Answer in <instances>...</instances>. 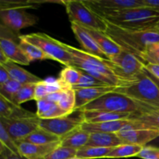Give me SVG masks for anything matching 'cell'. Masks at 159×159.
Returning a JSON list of instances; mask_svg holds the SVG:
<instances>
[{
	"mask_svg": "<svg viewBox=\"0 0 159 159\" xmlns=\"http://www.w3.org/2000/svg\"><path fill=\"white\" fill-rule=\"evenodd\" d=\"M155 28H156V29H158V30H159V22L158 23H157V25H156V26H155Z\"/></svg>",
	"mask_w": 159,
	"mask_h": 159,
	"instance_id": "obj_49",
	"label": "cell"
},
{
	"mask_svg": "<svg viewBox=\"0 0 159 159\" xmlns=\"http://www.w3.org/2000/svg\"><path fill=\"white\" fill-rule=\"evenodd\" d=\"M85 123L96 124V123L109 122V121L129 120L130 113H113L107 111H85L82 112Z\"/></svg>",
	"mask_w": 159,
	"mask_h": 159,
	"instance_id": "obj_25",
	"label": "cell"
},
{
	"mask_svg": "<svg viewBox=\"0 0 159 159\" xmlns=\"http://www.w3.org/2000/svg\"><path fill=\"white\" fill-rule=\"evenodd\" d=\"M155 110L156 109L134 100L126 95L114 91L104 95L94 102L84 107L79 110V111H107L113 113L141 114Z\"/></svg>",
	"mask_w": 159,
	"mask_h": 159,
	"instance_id": "obj_3",
	"label": "cell"
},
{
	"mask_svg": "<svg viewBox=\"0 0 159 159\" xmlns=\"http://www.w3.org/2000/svg\"><path fill=\"white\" fill-rule=\"evenodd\" d=\"M0 142L2 143L7 148H9L14 153L17 154V155H21L20 150H19L17 143L12 139V137L6 131V130L2 124H0Z\"/></svg>",
	"mask_w": 159,
	"mask_h": 159,
	"instance_id": "obj_37",
	"label": "cell"
},
{
	"mask_svg": "<svg viewBox=\"0 0 159 159\" xmlns=\"http://www.w3.org/2000/svg\"><path fill=\"white\" fill-rule=\"evenodd\" d=\"M48 95V87L45 80H42L40 82L35 84V90H34V100L39 101L45 99Z\"/></svg>",
	"mask_w": 159,
	"mask_h": 159,
	"instance_id": "obj_39",
	"label": "cell"
},
{
	"mask_svg": "<svg viewBox=\"0 0 159 159\" xmlns=\"http://www.w3.org/2000/svg\"><path fill=\"white\" fill-rule=\"evenodd\" d=\"M82 27L94 39L95 41L99 45L101 50L103 51L104 54L107 55L108 59L116 55V54H118L122 51V48L119 45L116 44L114 41H113L105 34V32L97 30L91 29V28L84 27V26H82Z\"/></svg>",
	"mask_w": 159,
	"mask_h": 159,
	"instance_id": "obj_20",
	"label": "cell"
},
{
	"mask_svg": "<svg viewBox=\"0 0 159 159\" xmlns=\"http://www.w3.org/2000/svg\"><path fill=\"white\" fill-rule=\"evenodd\" d=\"M45 82H46L47 87H48V94L65 90L58 79H48L45 80Z\"/></svg>",
	"mask_w": 159,
	"mask_h": 159,
	"instance_id": "obj_41",
	"label": "cell"
},
{
	"mask_svg": "<svg viewBox=\"0 0 159 159\" xmlns=\"http://www.w3.org/2000/svg\"><path fill=\"white\" fill-rule=\"evenodd\" d=\"M70 159H82V158H77V157H74V158H70Z\"/></svg>",
	"mask_w": 159,
	"mask_h": 159,
	"instance_id": "obj_50",
	"label": "cell"
},
{
	"mask_svg": "<svg viewBox=\"0 0 159 159\" xmlns=\"http://www.w3.org/2000/svg\"><path fill=\"white\" fill-rule=\"evenodd\" d=\"M144 68L148 72L159 79V65L155 64H145Z\"/></svg>",
	"mask_w": 159,
	"mask_h": 159,
	"instance_id": "obj_43",
	"label": "cell"
},
{
	"mask_svg": "<svg viewBox=\"0 0 159 159\" xmlns=\"http://www.w3.org/2000/svg\"><path fill=\"white\" fill-rule=\"evenodd\" d=\"M9 61V59L7 58V57L6 56V54L3 53L2 51L0 50V64H4L6 62H7Z\"/></svg>",
	"mask_w": 159,
	"mask_h": 159,
	"instance_id": "obj_46",
	"label": "cell"
},
{
	"mask_svg": "<svg viewBox=\"0 0 159 159\" xmlns=\"http://www.w3.org/2000/svg\"><path fill=\"white\" fill-rule=\"evenodd\" d=\"M117 135L124 144H136L144 147L159 136L158 130L130 129L118 132Z\"/></svg>",
	"mask_w": 159,
	"mask_h": 159,
	"instance_id": "obj_13",
	"label": "cell"
},
{
	"mask_svg": "<svg viewBox=\"0 0 159 159\" xmlns=\"http://www.w3.org/2000/svg\"><path fill=\"white\" fill-rule=\"evenodd\" d=\"M84 2L102 18L125 9L144 6L141 0H85Z\"/></svg>",
	"mask_w": 159,
	"mask_h": 159,
	"instance_id": "obj_11",
	"label": "cell"
},
{
	"mask_svg": "<svg viewBox=\"0 0 159 159\" xmlns=\"http://www.w3.org/2000/svg\"><path fill=\"white\" fill-rule=\"evenodd\" d=\"M34 90H35V84L23 85L18 93L13 96L12 102L16 105L20 106V104L23 102L34 100Z\"/></svg>",
	"mask_w": 159,
	"mask_h": 159,
	"instance_id": "obj_32",
	"label": "cell"
},
{
	"mask_svg": "<svg viewBox=\"0 0 159 159\" xmlns=\"http://www.w3.org/2000/svg\"><path fill=\"white\" fill-rule=\"evenodd\" d=\"M113 148L99 147H84L77 151L76 157L82 159L106 158Z\"/></svg>",
	"mask_w": 159,
	"mask_h": 159,
	"instance_id": "obj_29",
	"label": "cell"
},
{
	"mask_svg": "<svg viewBox=\"0 0 159 159\" xmlns=\"http://www.w3.org/2000/svg\"><path fill=\"white\" fill-rule=\"evenodd\" d=\"M144 64H155L159 65V43H152L148 46L141 56Z\"/></svg>",
	"mask_w": 159,
	"mask_h": 159,
	"instance_id": "obj_34",
	"label": "cell"
},
{
	"mask_svg": "<svg viewBox=\"0 0 159 159\" xmlns=\"http://www.w3.org/2000/svg\"><path fill=\"white\" fill-rule=\"evenodd\" d=\"M58 106L68 114L75 112L76 94L74 89H68L64 91L62 97L59 101Z\"/></svg>",
	"mask_w": 159,
	"mask_h": 159,
	"instance_id": "obj_31",
	"label": "cell"
},
{
	"mask_svg": "<svg viewBox=\"0 0 159 159\" xmlns=\"http://www.w3.org/2000/svg\"><path fill=\"white\" fill-rule=\"evenodd\" d=\"M0 50L3 51L9 61L18 65H29V59L20 46V42L13 37H0Z\"/></svg>",
	"mask_w": 159,
	"mask_h": 159,
	"instance_id": "obj_16",
	"label": "cell"
},
{
	"mask_svg": "<svg viewBox=\"0 0 159 159\" xmlns=\"http://www.w3.org/2000/svg\"><path fill=\"white\" fill-rule=\"evenodd\" d=\"M137 157L141 159H159V148L152 145L144 146Z\"/></svg>",
	"mask_w": 159,
	"mask_h": 159,
	"instance_id": "obj_38",
	"label": "cell"
},
{
	"mask_svg": "<svg viewBox=\"0 0 159 159\" xmlns=\"http://www.w3.org/2000/svg\"><path fill=\"white\" fill-rule=\"evenodd\" d=\"M105 34L123 50L134 54L141 61V56L148 46L159 43V30L155 27L144 30H131L107 22Z\"/></svg>",
	"mask_w": 159,
	"mask_h": 159,
	"instance_id": "obj_1",
	"label": "cell"
},
{
	"mask_svg": "<svg viewBox=\"0 0 159 159\" xmlns=\"http://www.w3.org/2000/svg\"><path fill=\"white\" fill-rule=\"evenodd\" d=\"M62 43L72 56L73 62L71 66L88 73L110 86H124V82L115 75L109 67L108 58H100L68 43Z\"/></svg>",
	"mask_w": 159,
	"mask_h": 159,
	"instance_id": "obj_2",
	"label": "cell"
},
{
	"mask_svg": "<svg viewBox=\"0 0 159 159\" xmlns=\"http://www.w3.org/2000/svg\"><path fill=\"white\" fill-rule=\"evenodd\" d=\"M20 38L37 46L51 60L56 61L65 67L72 65V56L65 49L62 42L50 37L48 34L34 33L21 35L20 36Z\"/></svg>",
	"mask_w": 159,
	"mask_h": 159,
	"instance_id": "obj_8",
	"label": "cell"
},
{
	"mask_svg": "<svg viewBox=\"0 0 159 159\" xmlns=\"http://www.w3.org/2000/svg\"><path fill=\"white\" fill-rule=\"evenodd\" d=\"M72 115L73 113H71L68 116L54 119H40L39 127L61 138L80 127L85 123L82 111L78 110L77 114L75 116Z\"/></svg>",
	"mask_w": 159,
	"mask_h": 159,
	"instance_id": "obj_10",
	"label": "cell"
},
{
	"mask_svg": "<svg viewBox=\"0 0 159 159\" xmlns=\"http://www.w3.org/2000/svg\"><path fill=\"white\" fill-rule=\"evenodd\" d=\"M20 154L27 159H43L60 146L59 142L48 144H34L26 142H17Z\"/></svg>",
	"mask_w": 159,
	"mask_h": 159,
	"instance_id": "obj_18",
	"label": "cell"
},
{
	"mask_svg": "<svg viewBox=\"0 0 159 159\" xmlns=\"http://www.w3.org/2000/svg\"><path fill=\"white\" fill-rule=\"evenodd\" d=\"M104 20L111 24L131 30H144L155 28L159 22V10L141 6L116 12Z\"/></svg>",
	"mask_w": 159,
	"mask_h": 159,
	"instance_id": "obj_4",
	"label": "cell"
},
{
	"mask_svg": "<svg viewBox=\"0 0 159 159\" xmlns=\"http://www.w3.org/2000/svg\"><path fill=\"white\" fill-rule=\"evenodd\" d=\"M142 148V146L136 144H123L113 148L106 158H125L137 157Z\"/></svg>",
	"mask_w": 159,
	"mask_h": 159,
	"instance_id": "obj_28",
	"label": "cell"
},
{
	"mask_svg": "<svg viewBox=\"0 0 159 159\" xmlns=\"http://www.w3.org/2000/svg\"><path fill=\"white\" fill-rule=\"evenodd\" d=\"M40 120L37 116L21 119L0 118V124H2L6 131L17 143L38 128Z\"/></svg>",
	"mask_w": 159,
	"mask_h": 159,
	"instance_id": "obj_12",
	"label": "cell"
},
{
	"mask_svg": "<svg viewBox=\"0 0 159 159\" xmlns=\"http://www.w3.org/2000/svg\"><path fill=\"white\" fill-rule=\"evenodd\" d=\"M145 73H146V74L148 75L149 76V77L151 78V79H152V80L154 81V82H155V84H156V85H158V87L159 88V79H157V78L155 77V76H154L153 75H152V74H151L150 72H148V71L147 70H146V69H145Z\"/></svg>",
	"mask_w": 159,
	"mask_h": 159,
	"instance_id": "obj_47",
	"label": "cell"
},
{
	"mask_svg": "<svg viewBox=\"0 0 159 159\" xmlns=\"http://www.w3.org/2000/svg\"><path fill=\"white\" fill-rule=\"evenodd\" d=\"M82 71V70H81ZM102 86H108V85L103 83L101 81L98 80L97 79L94 78L93 76L90 75L88 73L82 71L79 82L75 86L73 87L74 89H85V88H93V87H102Z\"/></svg>",
	"mask_w": 159,
	"mask_h": 159,
	"instance_id": "obj_33",
	"label": "cell"
},
{
	"mask_svg": "<svg viewBox=\"0 0 159 159\" xmlns=\"http://www.w3.org/2000/svg\"><path fill=\"white\" fill-rule=\"evenodd\" d=\"M115 92L159 110V88L146 74L145 68L134 82L125 86L116 87Z\"/></svg>",
	"mask_w": 159,
	"mask_h": 159,
	"instance_id": "obj_6",
	"label": "cell"
},
{
	"mask_svg": "<svg viewBox=\"0 0 159 159\" xmlns=\"http://www.w3.org/2000/svg\"><path fill=\"white\" fill-rule=\"evenodd\" d=\"M0 65H2L9 72L11 79L17 81L22 85L36 84L43 80L40 78L36 76L35 75L32 74L24 68H21L20 65L12 61L9 60L6 63L0 64Z\"/></svg>",
	"mask_w": 159,
	"mask_h": 159,
	"instance_id": "obj_21",
	"label": "cell"
},
{
	"mask_svg": "<svg viewBox=\"0 0 159 159\" xmlns=\"http://www.w3.org/2000/svg\"><path fill=\"white\" fill-rule=\"evenodd\" d=\"M11 79H11L9 72L2 65H0V85H4Z\"/></svg>",
	"mask_w": 159,
	"mask_h": 159,
	"instance_id": "obj_44",
	"label": "cell"
},
{
	"mask_svg": "<svg viewBox=\"0 0 159 159\" xmlns=\"http://www.w3.org/2000/svg\"><path fill=\"white\" fill-rule=\"evenodd\" d=\"M36 116V113L25 110L20 105H16L0 94V118L21 119L34 117Z\"/></svg>",
	"mask_w": 159,
	"mask_h": 159,
	"instance_id": "obj_19",
	"label": "cell"
},
{
	"mask_svg": "<svg viewBox=\"0 0 159 159\" xmlns=\"http://www.w3.org/2000/svg\"><path fill=\"white\" fill-rule=\"evenodd\" d=\"M131 122L122 130L130 129H145L159 130V110L141 114H131Z\"/></svg>",
	"mask_w": 159,
	"mask_h": 159,
	"instance_id": "obj_17",
	"label": "cell"
},
{
	"mask_svg": "<svg viewBox=\"0 0 159 159\" xmlns=\"http://www.w3.org/2000/svg\"><path fill=\"white\" fill-rule=\"evenodd\" d=\"M82 71L73 66H67L61 71L58 79L65 89H73L79 82Z\"/></svg>",
	"mask_w": 159,
	"mask_h": 159,
	"instance_id": "obj_27",
	"label": "cell"
},
{
	"mask_svg": "<svg viewBox=\"0 0 159 159\" xmlns=\"http://www.w3.org/2000/svg\"><path fill=\"white\" fill-rule=\"evenodd\" d=\"M59 141H61V138L39 127L37 130L19 142H26L34 144H48Z\"/></svg>",
	"mask_w": 159,
	"mask_h": 159,
	"instance_id": "obj_26",
	"label": "cell"
},
{
	"mask_svg": "<svg viewBox=\"0 0 159 159\" xmlns=\"http://www.w3.org/2000/svg\"><path fill=\"white\" fill-rule=\"evenodd\" d=\"M71 28L73 34L75 36V38L80 43L82 50L92 55L96 56L100 58L107 59V55L101 50L94 39L82 26L75 23H71Z\"/></svg>",
	"mask_w": 159,
	"mask_h": 159,
	"instance_id": "obj_14",
	"label": "cell"
},
{
	"mask_svg": "<svg viewBox=\"0 0 159 159\" xmlns=\"http://www.w3.org/2000/svg\"><path fill=\"white\" fill-rule=\"evenodd\" d=\"M64 91H65V90L56 92V93H50V94H48V96H47V97L45 98V99H46L47 100L50 101V102L57 104L59 102V101L61 100V99Z\"/></svg>",
	"mask_w": 159,
	"mask_h": 159,
	"instance_id": "obj_42",
	"label": "cell"
},
{
	"mask_svg": "<svg viewBox=\"0 0 159 159\" xmlns=\"http://www.w3.org/2000/svg\"><path fill=\"white\" fill-rule=\"evenodd\" d=\"M22 86L23 85L21 83L13 79H11L4 85H0V94L12 101L13 96L18 93Z\"/></svg>",
	"mask_w": 159,
	"mask_h": 159,
	"instance_id": "obj_35",
	"label": "cell"
},
{
	"mask_svg": "<svg viewBox=\"0 0 159 159\" xmlns=\"http://www.w3.org/2000/svg\"><path fill=\"white\" fill-rule=\"evenodd\" d=\"M89 138L90 133L83 130L80 127L61 138L60 146L79 151L86 146Z\"/></svg>",
	"mask_w": 159,
	"mask_h": 159,
	"instance_id": "obj_23",
	"label": "cell"
},
{
	"mask_svg": "<svg viewBox=\"0 0 159 159\" xmlns=\"http://www.w3.org/2000/svg\"><path fill=\"white\" fill-rule=\"evenodd\" d=\"M116 89V87L108 85V86L93 87V88L75 89L76 94L75 111L81 110L84 107L94 102L95 100L102 97L104 95L114 92Z\"/></svg>",
	"mask_w": 159,
	"mask_h": 159,
	"instance_id": "obj_15",
	"label": "cell"
},
{
	"mask_svg": "<svg viewBox=\"0 0 159 159\" xmlns=\"http://www.w3.org/2000/svg\"><path fill=\"white\" fill-rule=\"evenodd\" d=\"M77 150L59 146L43 159H70L76 156Z\"/></svg>",
	"mask_w": 159,
	"mask_h": 159,
	"instance_id": "obj_36",
	"label": "cell"
},
{
	"mask_svg": "<svg viewBox=\"0 0 159 159\" xmlns=\"http://www.w3.org/2000/svg\"><path fill=\"white\" fill-rule=\"evenodd\" d=\"M64 5L71 23L102 32L106 31L107 22L93 12L84 0H68L65 1Z\"/></svg>",
	"mask_w": 159,
	"mask_h": 159,
	"instance_id": "obj_9",
	"label": "cell"
},
{
	"mask_svg": "<svg viewBox=\"0 0 159 159\" xmlns=\"http://www.w3.org/2000/svg\"><path fill=\"white\" fill-rule=\"evenodd\" d=\"M20 46L30 62L49 59L40 48L21 38H20Z\"/></svg>",
	"mask_w": 159,
	"mask_h": 159,
	"instance_id": "obj_30",
	"label": "cell"
},
{
	"mask_svg": "<svg viewBox=\"0 0 159 159\" xmlns=\"http://www.w3.org/2000/svg\"><path fill=\"white\" fill-rule=\"evenodd\" d=\"M108 65L115 75L124 82V86L134 82L145 68L144 64L137 56L124 50L109 58Z\"/></svg>",
	"mask_w": 159,
	"mask_h": 159,
	"instance_id": "obj_7",
	"label": "cell"
},
{
	"mask_svg": "<svg viewBox=\"0 0 159 159\" xmlns=\"http://www.w3.org/2000/svg\"><path fill=\"white\" fill-rule=\"evenodd\" d=\"M36 2H0V17L2 23L15 33L30 27L38 22V17L26 11L27 8H37Z\"/></svg>",
	"mask_w": 159,
	"mask_h": 159,
	"instance_id": "obj_5",
	"label": "cell"
},
{
	"mask_svg": "<svg viewBox=\"0 0 159 159\" xmlns=\"http://www.w3.org/2000/svg\"><path fill=\"white\" fill-rule=\"evenodd\" d=\"M0 159H27L21 155L14 153L12 150L0 142Z\"/></svg>",
	"mask_w": 159,
	"mask_h": 159,
	"instance_id": "obj_40",
	"label": "cell"
},
{
	"mask_svg": "<svg viewBox=\"0 0 159 159\" xmlns=\"http://www.w3.org/2000/svg\"><path fill=\"white\" fill-rule=\"evenodd\" d=\"M131 122L130 120L109 121V122L89 124L83 123L81 128L89 133H118Z\"/></svg>",
	"mask_w": 159,
	"mask_h": 159,
	"instance_id": "obj_22",
	"label": "cell"
},
{
	"mask_svg": "<svg viewBox=\"0 0 159 159\" xmlns=\"http://www.w3.org/2000/svg\"><path fill=\"white\" fill-rule=\"evenodd\" d=\"M148 145H152V146H155V147L159 148V136L156 138V139H155L154 141H152V142L149 143Z\"/></svg>",
	"mask_w": 159,
	"mask_h": 159,
	"instance_id": "obj_48",
	"label": "cell"
},
{
	"mask_svg": "<svg viewBox=\"0 0 159 159\" xmlns=\"http://www.w3.org/2000/svg\"><path fill=\"white\" fill-rule=\"evenodd\" d=\"M141 2L144 6L159 10V0H141Z\"/></svg>",
	"mask_w": 159,
	"mask_h": 159,
	"instance_id": "obj_45",
	"label": "cell"
},
{
	"mask_svg": "<svg viewBox=\"0 0 159 159\" xmlns=\"http://www.w3.org/2000/svg\"><path fill=\"white\" fill-rule=\"evenodd\" d=\"M123 144L124 143L116 133H92L86 147L113 148Z\"/></svg>",
	"mask_w": 159,
	"mask_h": 159,
	"instance_id": "obj_24",
	"label": "cell"
}]
</instances>
